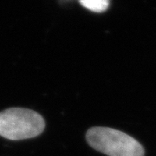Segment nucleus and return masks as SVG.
Returning <instances> with one entry per match:
<instances>
[{"label": "nucleus", "instance_id": "7ed1b4c3", "mask_svg": "<svg viewBox=\"0 0 156 156\" xmlns=\"http://www.w3.org/2000/svg\"><path fill=\"white\" fill-rule=\"evenodd\" d=\"M80 4L94 12L105 11L109 5V0H79Z\"/></svg>", "mask_w": 156, "mask_h": 156}, {"label": "nucleus", "instance_id": "f257e3e1", "mask_svg": "<svg viewBox=\"0 0 156 156\" xmlns=\"http://www.w3.org/2000/svg\"><path fill=\"white\" fill-rule=\"evenodd\" d=\"M86 140L94 149L108 156H144V148L132 136L116 129L93 127L86 133Z\"/></svg>", "mask_w": 156, "mask_h": 156}, {"label": "nucleus", "instance_id": "f03ea898", "mask_svg": "<svg viewBox=\"0 0 156 156\" xmlns=\"http://www.w3.org/2000/svg\"><path fill=\"white\" fill-rule=\"evenodd\" d=\"M45 128L44 119L37 112L11 108L0 112V136L11 140L38 136Z\"/></svg>", "mask_w": 156, "mask_h": 156}]
</instances>
